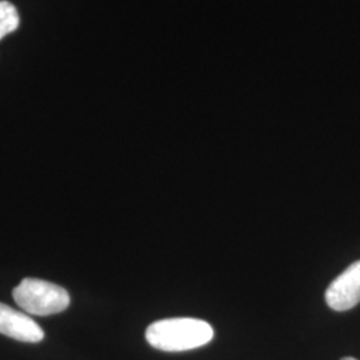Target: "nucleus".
Instances as JSON below:
<instances>
[{"label": "nucleus", "instance_id": "7ed1b4c3", "mask_svg": "<svg viewBox=\"0 0 360 360\" xmlns=\"http://www.w3.org/2000/svg\"><path fill=\"white\" fill-rule=\"evenodd\" d=\"M326 303L334 311H348L360 303V260L343 271L326 290Z\"/></svg>", "mask_w": 360, "mask_h": 360}, {"label": "nucleus", "instance_id": "f03ea898", "mask_svg": "<svg viewBox=\"0 0 360 360\" xmlns=\"http://www.w3.org/2000/svg\"><path fill=\"white\" fill-rule=\"evenodd\" d=\"M13 297L19 309L37 316L60 314L71 303L70 294L63 287L37 278L23 279L13 288Z\"/></svg>", "mask_w": 360, "mask_h": 360}, {"label": "nucleus", "instance_id": "39448f33", "mask_svg": "<svg viewBox=\"0 0 360 360\" xmlns=\"http://www.w3.org/2000/svg\"><path fill=\"white\" fill-rule=\"evenodd\" d=\"M20 23L19 13L13 3L0 0V40L13 32Z\"/></svg>", "mask_w": 360, "mask_h": 360}, {"label": "nucleus", "instance_id": "f257e3e1", "mask_svg": "<svg viewBox=\"0 0 360 360\" xmlns=\"http://www.w3.org/2000/svg\"><path fill=\"white\" fill-rule=\"evenodd\" d=\"M214 338L210 323L193 318H169L156 321L146 330L151 347L166 352H181L203 347Z\"/></svg>", "mask_w": 360, "mask_h": 360}, {"label": "nucleus", "instance_id": "20e7f679", "mask_svg": "<svg viewBox=\"0 0 360 360\" xmlns=\"http://www.w3.org/2000/svg\"><path fill=\"white\" fill-rule=\"evenodd\" d=\"M0 334L25 343H39L44 339L43 328L28 314L0 303Z\"/></svg>", "mask_w": 360, "mask_h": 360}, {"label": "nucleus", "instance_id": "423d86ee", "mask_svg": "<svg viewBox=\"0 0 360 360\" xmlns=\"http://www.w3.org/2000/svg\"><path fill=\"white\" fill-rule=\"evenodd\" d=\"M342 360H358L355 359V358H351V356H347V358H343Z\"/></svg>", "mask_w": 360, "mask_h": 360}]
</instances>
